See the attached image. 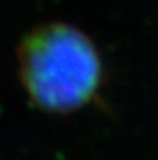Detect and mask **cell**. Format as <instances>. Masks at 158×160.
<instances>
[{"label":"cell","instance_id":"1","mask_svg":"<svg viewBox=\"0 0 158 160\" xmlns=\"http://www.w3.org/2000/svg\"><path fill=\"white\" fill-rule=\"evenodd\" d=\"M19 75L31 102L48 112L87 106L102 83V63L93 43L68 24H44L22 39Z\"/></svg>","mask_w":158,"mask_h":160}]
</instances>
